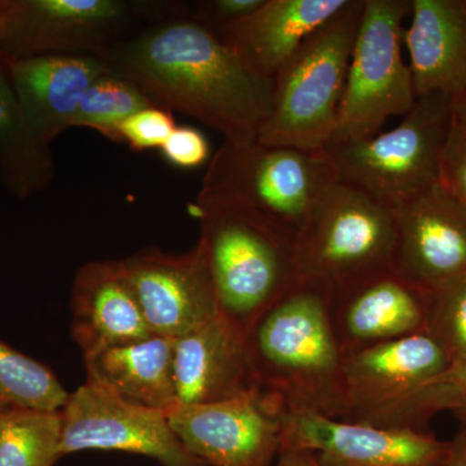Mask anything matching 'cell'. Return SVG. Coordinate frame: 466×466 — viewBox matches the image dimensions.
<instances>
[{"label":"cell","mask_w":466,"mask_h":466,"mask_svg":"<svg viewBox=\"0 0 466 466\" xmlns=\"http://www.w3.org/2000/svg\"><path fill=\"white\" fill-rule=\"evenodd\" d=\"M451 413H453V416L459 420L462 428L466 429V403L460 404L455 410H451Z\"/></svg>","instance_id":"cell-37"},{"label":"cell","mask_w":466,"mask_h":466,"mask_svg":"<svg viewBox=\"0 0 466 466\" xmlns=\"http://www.w3.org/2000/svg\"><path fill=\"white\" fill-rule=\"evenodd\" d=\"M173 368L182 406L218 403L258 388L247 334L222 314L175 339Z\"/></svg>","instance_id":"cell-17"},{"label":"cell","mask_w":466,"mask_h":466,"mask_svg":"<svg viewBox=\"0 0 466 466\" xmlns=\"http://www.w3.org/2000/svg\"><path fill=\"white\" fill-rule=\"evenodd\" d=\"M262 3L263 0H204L198 3L189 17L218 35L249 17Z\"/></svg>","instance_id":"cell-31"},{"label":"cell","mask_w":466,"mask_h":466,"mask_svg":"<svg viewBox=\"0 0 466 466\" xmlns=\"http://www.w3.org/2000/svg\"><path fill=\"white\" fill-rule=\"evenodd\" d=\"M15 3L16 0H0V43L5 39L7 33L9 21L14 14Z\"/></svg>","instance_id":"cell-36"},{"label":"cell","mask_w":466,"mask_h":466,"mask_svg":"<svg viewBox=\"0 0 466 466\" xmlns=\"http://www.w3.org/2000/svg\"><path fill=\"white\" fill-rule=\"evenodd\" d=\"M462 403H466V357L453 359L441 373L416 390L357 422L420 431L437 413L451 412Z\"/></svg>","instance_id":"cell-25"},{"label":"cell","mask_w":466,"mask_h":466,"mask_svg":"<svg viewBox=\"0 0 466 466\" xmlns=\"http://www.w3.org/2000/svg\"><path fill=\"white\" fill-rule=\"evenodd\" d=\"M450 441L410 428H382L312 412H285L281 451H303L320 466H441Z\"/></svg>","instance_id":"cell-11"},{"label":"cell","mask_w":466,"mask_h":466,"mask_svg":"<svg viewBox=\"0 0 466 466\" xmlns=\"http://www.w3.org/2000/svg\"><path fill=\"white\" fill-rule=\"evenodd\" d=\"M451 359L428 333L419 332L343 355L349 415L363 417L401 400L449 366Z\"/></svg>","instance_id":"cell-16"},{"label":"cell","mask_w":466,"mask_h":466,"mask_svg":"<svg viewBox=\"0 0 466 466\" xmlns=\"http://www.w3.org/2000/svg\"><path fill=\"white\" fill-rule=\"evenodd\" d=\"M452 130V96L431 94L419 97L391 130L324 149L339 179L398 210L441 182Z\"/></svg>","instance_id":"cell-6"},{"label":"cell","mask_w":466,"mask_h":466,"mask_svg":"<svg viewBox=\"0 0 466 466\" xmlns=\"http://www.w3.org/2000/svg\"><path fill=\"white\" fill-rule=\"evenodd\" d=\"M275 466H320L317 456L303 451H283Z\"/></svg>","instance_id":"cell-34"},{"label":"cell","mask_w":466,"mask_h":466,"mask_svg":"<svg viewBox=\"0 0 466 466\" xmlns=\"http://www.w3.org/2000/svg\"><path fill=\"white\" fill-rule=\"evenodd\" d=\"M63 456L79 451H122L162 466H208L175 434L167 412L137 406L95 388L79 386L61 410Z\"/></svg>","instance_id":"cell-10"},{"label":"cell","mask_w":466,"mask_h":466,"mask_svg":"<svg viewBox=\"0 0 466 466\" xmlns=\"http://www.w3.org/2000/svg\"><path fill=\"white\" fill-rule=\"evenodd\" d=\"M122 0H16L0 55H103L131 21Z\"/></svg>","instance_id":"cell-12"},{"label":"cell","mask_w":466,"mask_h":466,"mask_svg":"<svg viewBox=\"0 0 466 466\" xmlns=\"http://www.w3.org/2000/svg\"><path fill=\"white\" fill-rule=\"evenodd\" d=\"M348 0H263L249 17L218 34L254 76L274 79L309 36Z\"/></svg>","instance_id":"cell-20"},{"label":"cell","mask_w":466,"mask_h":466,"mask_svg":"<svg viewBox=\"0 0 466 466\" xmlns=\"http://www.w3.org/2000/svg\"><path fill=\"white\" fill-rule=\"evenodd\" d=\"M397 229L395 208L337 177L294 245L299 280L330 290L391 268Z\"/></svg>","instance_id":"cell-7"},{"label":"cell","mask_w":466,"mask_h":466,"mask_svg":"<svg viewBox=\"0 0 466 466\" xmlns=\"http://www.w3.org/2000/svg\"><path fill=\"white\" fill-rule=\"evenodd\" d=\"M364 5L348 0L279 70L259 143L321 150L330 142Z\"/></svg>","instance_id":"cell-4"},{"label":"cell","mask_w":466,"mask_h":466,"mask_svg":"<svg viewBox=\"0 0 466 466\" xmlns=\"http://www.w3.org/2000/svg\"><path fill=\"white\" fill-rule=\"evenodd\" d=\"M397 213L398 274L429 294L466 279V208L441 182Z\"/></svg>","instance_id":"cell-13"},{"label":"cell","mask_w":466,"mask_h":466,"mask_svg":"<svg viewBox=\"0 0 466 466\" xmlns=\"http://www.w3.org/2000/svg\"><path fill=\"white\" fill-rule=\"evenodd\" d=\"M61 440V410L0 412V466H54L63 458Z\"/></svg>","instance_id":"cell-24"},{"label":"cell","mask_w":466,"mask_h":466,"mask_svg":"<svg viewBox=\"0 0 466 466\" xmlns=\"http://www.w3.org/2000/svg\"><path fill=\"white\" fill-rule=\"evenodd\" d=\"M122 263L153 334L179 339L222 314L200 242L186 253L143 250Z\"/></svg>","instance_id":"cell-14"},{"label":"cell","mask_w":466,"mask_h":466,"mask_svg":"<svg viewBox=\"0 0 466 466\" xmlns=\"http://www.w3.org/2000/svg\"><path fill=\"white\" fill-rule=\"evenodd\" d=\"M67 398L69 392L50 368L0 339V412L12 410L60 412Z\"/></svg>","instance_id":"cell-26"},{"label":"cell","mask_w":466,"mask_h":466,"mask_svg":"<svg viewBox=\"0 0 466 466\" xmlns=\"http://www.w3.org/2000/svg\"><path fill=\"white\" fill-rule=\"evenodd\" d=\"M337 177L325 149L225 140L208 162L196 205L241 211L296 245Z\"/></svg>","instance_id":"cell-3"},{"label":"cell","mask_w":466,"mask_h":466,"mask_svg":"<svg viewBox=\"0 0 466 466\" xmlns=\"http://www.w3.org/2000/svg\"><path fill=\"white\" fill-rule=\"evenodd\" d=\"M441 466H466V429L450 441L449 452Z\"/></svg>","instance_id":"cell-33"},{"label":"cell","mask_w":466,"mask_h":466,"mask_svg":"<svg viewBox=\"0 0 466 466\" xmlns=\"http://www.w3.org/2000/svg\"><path fill=\"white\" fill-rule=\"evenodd\" d=\"M158 106L135 82L115 73H106L90 86L72 127H87L116 142V128L128 116L149 106Z\"/></svg>","instance_id":"cell-27"},{"label":"cell","mask_w":466,"mask_h":466,"mask_svg":"<svg viewBox=\"0 0 466 466\" xmlns=\"http://www.w3.org/2000/svg\"><path fill=\"white\" fill-rule=\"evenodd\" d=\"M287 410L262 389L208 404H177L168 422L184 446L210 466H271Z\"/></svg>","instance_id":"cell-9"},{"label":"cell","mask_w":466,"mask_h":466,"mask_svg":"<svg viewBox=\"0 0 466 466\" xmlns=\"http://www.w3.org/2000/svg\"><path fill=\"white\" fill-rule=\"evenodd\" d=\"M424 332L451 360L466 357V279L431 294Z\"/></svg>","instance_id":"cell-28"},{"label":"cell","mask_w":466,"mask_h":466,"mask_svg":"<svg viewBox=\"0 0 466 466\" xmlns=\"http://www.w3.org/2000/svg\"><path fill=\"white\" fill-rule=\"evenodd\" d=\"M54 177L51 146L27 122L0 55V182L9 195L26 200L47 189Z\"/></svg>","instance_id":"cell-23"},{"label":"cell","mask_w":466,"mask_h":466,"mask_svg":"<svg viewBox=\"0 0 466 466\" xmlns=\"http://www.w3.org/2000/svg\"><path fill=\"white\" fill-rule=\"evenodd\" d=\"M5 60L27 122L48 146L72 127L86 91L109 72L106 61L96 55H39Z\"/></svg>","instance_id":"cell-18"},{"label":"cell","mask_w":466,"mask_h":466,"mask_svg":"<svg viewBox=\"0 0 466 466\" xmlns=\"http://www.w3.org/2000/svg\"><path fill=\"white\" fill-rule=\"evenodd\" d=\"M223 317L245 334L299 281L294 245L256 218L195 204Z\"/></svg>","instance_id":"cell-5"},{"label":"cell","mask_w":466,"mask_h":466,"mask_svg":"<svg viewBox=\"0 0 466 466\" xmlns=\"http://www.w3.org/2000/svg\"><path fill=\"white\" fill-rule=\"evenodd\" d=\"M161 152L174 167L196 168L208 161L210 144L198 128L192 126H177L161 147Z\"/></svg>","instance_id":"cell-30"},{"label":"cell","mask_w":466,"mask_h":466,"mask_svg":"<svg viewBox=\"0 0 466 466\" xmlns=\"http://www.w3.org/2000/svg\"><path fill=\"white\" fill-rule=\"evenodd\" d=\"M403 45L417 99L453 96L466 82V0H410Z\"/></svg>","instance_id":"cell-21"},{"label":"cell","mask_w":466,"mask_h":466,"mask_svg":"<svg viewBox=\"0 0 466 466\" xmlns=\"http://www.w3.org/2000/svg\"><path fill=\"white\" fill-rule=\"evenodd\" d=\"M441 182L466 208V137L455 125L444 152Z\"/></svg>","instance_id":"cell-32"},{"label":"cell","mask_w":466,"mask_h":466,"mask_svg":"<svg viewBox=\"0 0 466 466\" xmlns=\"http://www.w3.org/2000/svg\"><path fill=\"white\" fill-rule=\"evenodd\" d=\"M175 339L152 336L85 355L87 383L137 406L170 412L177 406Z\"/></svg>","instance_id":"cell-22"},{"label":"cell","mask_w":466,"mask_h":466,"mask_svg":"<svg viewBox=\"0 0 466 466\" xmlns=\"http://www.w3.org/2000/svg\"><path fill=\"white\" fill-rule=\"evenodd\" d=\"M109 72L150 99L219 131L256 140L272 106L274 79L250 73L216 33L191 17L150 26L103 55Z\"/></svg>","instance_id":"cell-1"},{"label":"cell","mask_w":466,"mask_h":466,"mask_svg":"<svg viewBox=\"0 0 466 466\" xmlns=\"http://www.w3.org/2000/svg\"><path fill=\"white\" fill-rule=\"evenodd\" d=\"M453 125L466 137V82L452 96Z\"/></svg>","instance_id":"cell-35"},{"label":"cell","mask_w":466,"mask_h":466,"mask_svg":"<svg viewBox=\"0 0 466 466\" xmlns=\"http://www.w3.org/2000/svg\"><path fill=\"white\" fill-rule=\"evenodd\" d=\"M329 289L299 280L247 336L257 386L287 412L349 415L343 354L328 309Z\"/></svg>","instance_id":"cell-2"},{"label":"cell","mask_w":466,"mask_h":466,"mask_svg":"<svg viewBox=\"0 0 466 466\" xmlns=\"http://www.w3.org/2000/svg\"><path fill=\"white\" fill-rule=\"evenodd\" d=\"M70 333L82 354L152 336L121 260H95L76 271Z\"/></svg>","instance_id":"cell-19"},{"label":"cell","mask_w":466,"mask_h":466,"mask_svg":"<svg viewBox=\"0 0 466 466\" xmlns=\"http://www.w3.org/2000/svg\"><path fill=\"white\" fill-rule=\"evenodd\" d=\"M429 299L392 267L330 289L328 309L342 354L424 332Z\"/></svg>","instance_id":"cell-15"},{"label":"cell","mask_w":466,"mask_h":466,"mask_svg":"<svg viewBox=\"0 0 466 466\" xmlns=\"http://www.w3.org/2000/svg\"><path fill=\"white\" fill-rule=\"evenodd\" d=\"M410 12V0H366L329 143L373 137L390 116H406L415 106L401 54Z\"/></svg>","instance_id":"cell-8"},{"label":"cell","mask_w":466,"mask_h":466,"mask_svg":"<svg viewBox=\"0 0 466 466\" xmlns=\"http://www.w3.org/2000/svg\"><path fill=\"white\" fill-rule=\"evenodd\" d=\"M177 127L173 112L164 106H153L128 116L116 128V142L127 144L131 149L159 148Z\"/></svg>","instance_id":"cell-29"}]
</instances>
